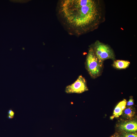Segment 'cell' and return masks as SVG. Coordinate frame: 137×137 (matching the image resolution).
<instances>
[{
  "mask_svg": "<svg viewBox=\"0 0 137 137\" xmlns=\"http://www.w3.org/2000/svg\"><path fill=\"white\" fill-rule=\"evenodd\" d=\"M126 104L127 106H130L134 104V101L132 96L130 97Z\"/></svg>",
  "mask_w": 137,
  "mask_h": 137,
  "instance_id": "10",
  "label": "cell"
},
{
  "mask_svg": "<svg viewBox=\"0 0 137 137\" xmlns=\"http://www.w3.org/2000/svg\"><path fill=\"white\" fill-rule=\"evenodd\" d=\"M111 137H121L118 133H116L111 136Z\"/></svg>",
  "mask_w": 137,
  "mask_h": 137,
  "instance_id": "12",
  "label": "cell"
},
{
  "mask_svg": "<svg viewBox=\"0 0 137 137\" xmlns=\"http://www.w3.org/2000/svg\"><path fill=\"white\" fill-rule=\"evenodd\" d=\"M130 64V62L122 60H114L113 64V66L115 68L119 69H124L127 68Z\"/></svg>",
  "mask_w": 137,
  "mask_h": 137,
  "instance_id": "8",
  "label": "cell"
},
{
  "mask_svg": "<svg viewBox=\"0 0 137 137\" xmlns=\"http://www.w3.org/2000/svg\"><path fill=\"white\" fill-rule=\"evenodd\" d=\"M89 47L92 48L96 57L101 62L107 59L115 60V56L113 49L108 45L96 40Z\"/></svg>",
  "mask_w": 137,
  "mask_h": 137,
  "instance_id": "3",
  "label": "cell"
},
{
  "mask_svg": "<svg viewBox=\"0 0 137 137\" xmlns=\"http://www.w3.org/2000/svg\"><path fill=\"white\" fill-rule=\"evenodd\" d=\"M88 90L85 78L80 75L73 83L66 87L65 92L68 94H79L87 91Z\"/></svg>",
  "mask_w": 137,
  "mask_h": 137,
  "instance_id": "4",
  "label": "cell"
},
{
  "mask_svg": "<svg viewBox=\"0 0 137 137\" xmlns=\"http://www.w3.org/2000/svg\"><path fill=\"white\" fill-rule=\"evenodd\" d=\"M8 117L9 118H11L13 117L14 113L11 110H9L8 112Z\"/></svg>",
  "mask_w": 137,
  "mask_h": 137,
  "instance_id": "11",
  "label": "cell"
},
{
  "mask_svg": "<svg viewBox=\"0 0 137 137\" xmlns=\"http://www.w3.org/2000/svg\"><path fill=\"white\" fill-rule=\"evenodd\" d=\"M103 63L99 60L92 49L89 47L86 60L85 66L92 77L95 78L101 74L103 68Z\"/></svg>",
  "mask_w": 137,
  "mask_h": 137,
  "instance_id": "2",
  "label": "cell"
},
{
  "mask_svg": "<svg viewBox=\"0 0 137 137\" xmlns=\"http://www.w3.org/2000/svg\"><path fill=\"white\" fill-rule=\"evenodd\" d=\"M119 128L123 131L135 132L137 130V122L134 120L126 121L122 123Z\"/></svg>",
  "mask_w": 137,
  "mask_h": 137,
  "instance_id": "5",
  "label": "cell"
},
{
  "mask_svg": "<svg viewBox=\"0 0 137 137\" xmlns=\"http://www.w3.org/2000/svg\"><path fill=\"white\" fill-rule=\"evenodd\" d=\"M121 137H137L136 132H131L123 131L121 135Z\"/></svg>",
  "mask_w": 137,
  "mask_h": 137,
  "instance_id": "9",
  "label": "cell"
},
{
  "mask_svg": "<svg viewBox=\"0 0 137 137\" xmlns=\"http://www.w3.org/2000/svg\"><path fill=\"white\" fill-rule=\"evenodd\" d=\"M135 113V110L132 106H127L123 110L122 114L124 118L131 119L134 117Z\"/></svg>",
  "mask_w": 137,
  "mask_h": 137,
  "instance_id": "7",
  "label": "cell"
},
{
  "mask_svg": "<svg viewBox=\"0 0 137 137\" xmlns=\"http://www.w3.org/2000/svg\"><path fill=\"white\" fill-rule=\"evenodd\" d=\"M57 15L70 34L79 36L97 29L105 20V7L100 0H62Z\"/></svg>",
  "mask_w": 137,
  "mask_h": 137,
  "instance_id": "1",
  "label": "cell"
},
{
  "mask_svg": "<svg viewBox=\"0 0 137 137\" xmlns=\"http://www.w3.org/2000/svg\"><path fill=\"white\" fill-rule=\"evenodd\" d=\"M127 101L125 99L119 102L114 109L112 116L111 117V119L114 117H118L121 115L123 112L126 107Z\"/></svg>",
  "mask_w": 137,
  "mask_h": 137,
  "instance_id": "6",
  "label": "cell"
}]
</instances>
